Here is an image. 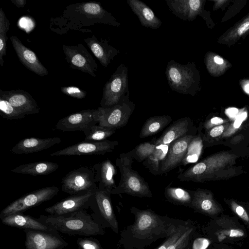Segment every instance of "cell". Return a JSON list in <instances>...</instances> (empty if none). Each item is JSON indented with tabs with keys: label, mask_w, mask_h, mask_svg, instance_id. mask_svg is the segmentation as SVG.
<instances>
[{
	"label": "cell",
	"mask_w": 249,
	"mask_h": 249,
	"mask_svg": "<svg viewBox=\"0 0 249 249\" xmlns=\"http://www.w3.org/2000/svg\"><path fill=\"white\" fill-rule=\"evenodd\" d=\"M92 168L95 172V181L98 182L99 190L111 193L116 188L114 179L116 169L109 160L94 164Z\"/></svg>",
	"instance_id": "obj_23"
},
{
	"label": "cell",
	"mask_w": 249,
	"mask_h": 249,
	"mask_svg": "<svg viewBox=\"0 0 249 249\" xmlns=\"http://www.w3.org/2000/svg\"><path fill=\"white\" fill-rule=\"evenodd\" d=\"M95 191L71 195L45 209L50 215H63L88 208Z\"/></svg>",
	"instance_id": "obj_17"
},
{
	"label": "cell",
	"mask_w": 249,
	"mask_h": 249,
	"mask_svg": "<svg viewBox=\"0 0 249 249\" xmlns=\"http://www.w3.org/2000/svg\"><path fill=\"white\" fill-rule=\"evenodd\" d=\"M26 249H64L68 243L57 231L25 229Z\"/></svg>",
	"instance_id": "obj_14"
},
{
	"label": "cell",
	"mask_w": 249,
	"mask_h": 249,
	"mask_svg": "<svg viewBox=\"0 0 249 249\" xmlns=\"http://www.w3.org/2000/svg\"><path fill=\"white\" fill-rule=\"evenodd\" d=\"M128 93V68L121 64L104 86L101 107L113 106Z\"/></svg>",
	"instance_id": "obj_7"
},
{
	"label": "cell",
	"mask_w": 249,
	"mask_h": 249,
	"mask_svg": "<svg viewBox=\"0 0 249 249\" xmlns=\"http://www.w3.org/2000/svg\"><path fill=\"white\" fill-rule=\"evenodd\" d=\"M237 158L234 154L219 152L181 172L177 178L181 181L195 182L228 178L237 174V169L233 167Z\"/></svg>",
	"instance_id": "obj_1"
},
{
	"label": "cell",
	"mask_w": 249,
	"mask_h": 249,
	"mask_svg": "<svg viewBox=\"0 0 249 249\" xmlns=\"http://www.w3.org/2000/svg\"><path fill=\"white\" fill-rule=\"evenodd\" d=\"M214 2L213 10L216 11L219 9L224 10L226 7L232 2L231 0H211Z\"/></svg>",
	"instance_id": "obj_47"
},
{
	"label": "cell",
	"mask_w": 249,
	"mask_h": 249,
	"mask_svg": "<svg viewBox=\"0 0 249 249\" xmlns=\"http://www.w3.org/2000/svg\"><path fill=\"white\" fill-rule=\"evenodd\" d=\"M37 220L58 231L69 235L89 236L104 233L101 226L84 210L59 216L41 215Z\"/></svg>",
	"instance_id": "obj_3"
},
{
	"label": "cell",
	"mask_w": 249,
	"mask_h": 249,
	"mask_svg": "<svg viewBox=\"0 0 249 249\" xmlns=\"http://www.w3.org/2000/svg\"><path fill=\"white\" fill-rule=\"evenodd\" d=\"M59 191V188L53 186L43 187L26 194L4 208L0 213V218L2 219L12 214L21 213L50 200L58 194Z\"/></svg>",
	"instance_id": "obj_10"
},
{
	"label": "cell",
	"mask_w": 249,
	"mask_h": 249,
	"mask_svg": "<svg viewBox=\"0 0 249 249\" xmlns=\"http://www.w3.org/2000/svg\"><path fill=\"white\" fill-rule=\"evenodd\" d=\"M226 234L231 237H239L245 235L244 232L240 229H231L227 231Z\"/></svg>",
	"instance_id": "obj_48"
},
{
	"label": "cell",
	"mask_w": 249,
	"mask_h": 249,
	"mask_svg": "<svg viewBox=\"0 0 249 249\" xmlns=\"http://www.w3.org/2000/svg\"><path fill=\"white\" fill-rule=\"evenodd\" d=\"M93 111L94 109H86L70 114L59 120L55 128L63 132L80 131L86 134L97 124Z\"/></svg>",
	"instance_id": "obj_16"
},
{
	"label": "cell",
	"mask_w": 249,
	"mask_h": 249,
	"mask_svg": "<svg viewBox=\"0 0 249 249\" xmlns=\"http://www.w3.org/2000/svg\"><path fill=\"white\" fill-rule=\"evenodd\" d=\"M193 228H187L180 237L167 249H184L188 245Z\"/></svg>",
	"instance_id": "obj_39"
},
{
	"label": "cell",
	"mask_w": 249,
	"mask_h": 249,
	"mask_svg": "<svg viewBox=\"0 0 249 249\" xmlns=\"http://www.w3.org/2000/svg\"><path fill=\"white\" fill-rule=\"evenodd\" d=\"M1 219L3 224L11 227L42 231H55L52 228L42 224L37 219L21 213L12 214Z\"/></svg>",
	"instance_id": "obj_28"
},
{
	"label": "cell",
	"mask_w": 249,
	"mask_h": 249,
	"mask_svg": "<svg viewBox=\"0 0 249 249\" xmlns=\"http://www.w3.org/2000/svg\"><path fill=\"white\" fill-rule=\"evenodd\" d=\"M249 34V13L217 38V42L228 47L234 45Z\"/></svg>",
	"instance_id": "obj_27"
},
{
	"label": "cell",
	"mask_w": 249,
	"mask_h": 249,
	"mask_svg": "<svg viewBox=\"0 0 249 249\" xmlns=\"http://www.w3.org/2000/svg\"><path fill=\"white\" fill-rule=\"evenodd\" d=\"M165 74L173 91L195 96L201 90L200 75L195 62L184 65L171 60L166 66Z\"/></svg>",
	"instance_id": "obj_5"
},
{
	"label": "cell",
	"mask_w": 249,
	"mask_h": 249,
	"mask_svg": "<svg viewBox=\"0 0 249 249\" xmlns=\"http://www.w3.org/2000/svg\"><path fill=\"white\" fill-rule=\"evenodd\" d=\"M126 2L132 12L138 17L142 26L153 29H158L161 26V20L145 3L139 0H127Z\"/></svg>",
	"instance_id": "obj_26"
},
{
	"label": "cell",
	"mask_w": 249,
	"mask_h": 249,
	"mask_svg": "<svg viewBox=\"0 0 249 249\" xmlns=\"http://www.w3.org/2000/svg\"><path fill=\"white\" fill-rule=\"evenodd\" d=\"M154 139L151 142L141 143L137 145L133 150V158L138 162H141L146 160L154 152L157 145Z\"/></svg>",
	"instance_id": "obj_36"
},
{
	"label": "cell",
	"mask_w": 249,
	"mask_h": 249,
	"mask_svg": "<svg viewBox=\"0 0 249 249\" xmlns=\"http://www.w3.org/2000/svg\"><path fill=\"white\" fill-rule=\"evenodd\" d=\"M191 206L209 215H214L222 211L219 205L214 199L213 193L206 190L197 189L191 193Z\"/></svg>",
	"instance_id": "obj_25"
},
{
	"label": "cell",
	"mask_w": 249,
	"mask_h": 249,
	"mask_svg": "<svg viewBox=\"0 0 249 249\" xmlns=\"http://www.w3.org/2000/svg\"><path fill=\"white\" fill-rule=\"evenodd\" d=\"M9 21L1 8L0 9V65L1 67L4 64L3 57L6 55V43L8 39L6 33L9 30Z\"/></svg>",
	"instance_id": "obj_34"
},
{
	"label": "cell",
	"mask_w": 249,
	"mask_h": 249,
	"mask_svg": "<svg viewBox=\"0 0 249 249\" xmlns=\"http://www.w3.org/2000/svg\"><path fill=\"white\" fill-rule=\"evenodd\" d=\"M54 20V22H58V25L62 24L67 30H79L81 27L94 23L106 24L115 27L121 25L110 13L97 2L71 4L66 7L61 17L56 18Z\"/></svg>",
	"instance_id": "obj_2"
},
{
	"label": "cell",
	"mask_w": 249,
	"mask_h": 249,
	"mask_svg": "<svg viewBox=\"0 0 249 249\" xmlns=\"http://www.w3.org/2000/svg\"><path fill=\"white\" fill-rule=\"evenodd\" d=\"M230 206L232 211L245 223L249 225V215L246 210L233 200L231 201Z\"/></svg>",
	"instance_id": "obj_44"
},
{
	"label": "cell",
	"mask_w": 249,
	"mask_h": 249,
	"mask_svg": "<svg viewBox=\"0 0 249 249\" xmlns=\"http://www.w3.org/2000/svg\"><path fill=\"white\" fill-rule=\"evenodd\" d=\"M210 240L204 238L196 239L193 245L192 249H206L210 244Z\"/></svg>",
	"instance_id": "obj_46"
},
{
	"label": "cell",
	"mask_w": 249,
	"mask_h": 249,
	"mask_svg": "<svg viewBox=\"0 0 249 249\" xmlns=\"http://www.w3.org/2000/svg\"><path fill=\"white\" fill-rule=\"evenodd\" d=\"M206 0H165L169 9L177 17L185 21H193L199 16L205 21L207 27L212 29L215 23L211 13L205 10Z\"/></svg>",
	"instance_id": "obj_9"
},
{
	"label": "cell",
	"mask_w": 249,
	"mask_h": 249,
	"mask_svg": "<svg viewBox=\"0 0 249 249\" xmlns=\"http://www.w3.org/2000/svg\"><path fill=\"white\" fill-rule=\"evenodd\" d=\"M0 98L8 101L25 116L39 112L40 108L35 100L31 94L24 90L3 91L0 89Z\"/></svg>",
	"instance_id": "obj_18"
},
{
	"label": "cell",
	"mask_w": 249,
	"mask_h": 249,
	"mask_svg": "<svg viewBox=\"0 0 249 249\" xmlns=\"http://www.w3.org/2000/svg\"><path fill=\"white\" fill-rule=\"evenodd\" d=\"M10 39L18 59L26 68L39 76L48 75L47 70L34 52L25 47L17 36H12Z\"/></svg>",
	"instance_id": "obj_19"
},
{
	"label": "cell",
	"mask_w": 249,
	"mask_h": 249,
	"mask_svg": "<svg viewBox=\"0 0 249 249\" xmlns=\"http://www.w3.org/2000/svg\"><path fill=\"white\" fill-rule=\"evenodd\" d=\"M0 113L3 118L8 120L21 119L25 116L7 100L0 98Z\"/></svg>",
	"instance_id": "obj_37"
},
{
	"label": "cell",
	"mask_w": 249,
	"mask_h": 249,
	"mask_svg": "<svg viewBox=\"0 0 249 249\" xmlns=\"http://www.w3.org/2000/svg\"><path fill=\"white\" fill-rule=\"evenodd\" d=\"M231 123L227 122L222 124L215 126L206 131L202 139L203 142H208L212 139L218 137L225 132Z\"/></svg>",
	"instance_id": "obj_38"
},
{
	"label": "cell",
	"mask_w": 249,
	"mask_h": 249,
	"mask_svg": "<svg viewBox=\"0 0 249 249\" xmlns=\"http://www.w3.org/2000/svg\"><path fill=\"white\" fill-rule=\"evenodd\" d=\"M65 60L70 67L96 77L98 65L82 44L76 46L62 45Z\"/></svg>",
	"instance_id": "obj_13"
},
{
	"label": "cell",
	"mask_w": 249,
	"mask_h": 249,
	"mask_svg": "<svg viewBox=\"0 0 249 249\" xmlns=\"http://www.w3.org/2000/svg\"><path fill=\"white\" fill-rule=\"evenodd\" d=\"M135 108L128 93L113 106L94 109L93 116L98 125L116 130L126 125Z\"/></svg>",
	"instance_id": "obj_6"
},
{
	"label": "cell",
	"mask_w": 249,
	"mask_h": 249,
	"mask_svg": "<svg viewBox=\"0 0 249 249\" xmlns=\"http://www.w3.org/2000/svg\"><path fill=\"white\" fill-rule=\"evenodd\" d=\"M111 194L98 188L92 196L90 206L97 209L113 231L118 233V224L111 203Z\"/></svg>",
	"instance_id": "obj_21"
},
{
	"label": "cell",
	"mask_w": 249,
	"mask_h": 249,
	"mask_svg": "<svg viewBox=\"0 0 249 249\" xmlns=\"http://www.w3.org/2000/svg\"><path fill=\"white\" fill-rule=\"evenodd\" d=\"M165 197L172 203L185 206H190L192 195L190 191L180 187L168 185L164 189Z\"/></svg>",
	"instance_id": "obj_33"
},
{
	"label": "cell",
	"mask_w": 249,
	"mask_h": 249,
	"mask_svg": "<svg viewBox=\"0 0 249 249\" xmlns=\"http://www.w3.org/2000/svg\"><path fill=\"white\" fill-rule=\"evenodd\" d=\"M172 121L169 115L152 116L148 118L143 124L139 137L145 138L157 134L161 131Z\"/></svg>",
	"instance_id": "obj_31"
},
{
	"label": "cell",
	"mask_w": 249,
	"mask_h": 249,
	"mask_svg": "<svg viewBox=\"0 0 249 249\" xmlns=\"http://www.w3.org/2000/svg\"><path fill=\"white\" fill-rule=\"evenodd\" d=\"M195 127L193 121L188 117L180 118L173 122L156 140L157 145H169L174 141L185 136L195 134Z\"/></svg>",
	"instance_id": "obj_20"
},
{
	"label": "cell",
	"mask_w": 249,
	"mask_h": 249,
	"mask_svg": "<svg viewBox=\"0 0 249 249\" xmlns=\"http://www.w3.org/2000/svg\"><path fill=\"white\" fill-rule=\"evenodd\" d=\"M196 137L194 134L188 135L169 144L166 156L160 165V174L167 173L183 161L189 146Z\"/></svg>",
	"instance_id": "obj_15"
},
{
	"label": "cell",
	"mask_w": 249,
	"mask_h": 249,
	"mask_svg": "<svg viewBox=\"0 0 249 249\" xmlns=\"http://www.w3.org/2000/svg\"><path fill=\"white\" fill-rule=\"evenodd\" d=\"M61 91L68 96L77 99H83L87 95L86 92L73 86L62 87Z\"/></svg>",
	"instance_id": "obj_43"
},
{
	"label": "cell",
	"mask_w": 249,
	"mask_h": 249,
	"mask_svg": "<svg viewBox=\"0 0 249 249\" xmlns=\"http://www.w3.org/2000/svg\"><path fill=\"white\" fill-rule=\"evenodd\" d=\"M233 4L228 10L221 19V22H224L234 16L246 5V0H233Z\"/></svg>",
	"instance_id": "obj_40"
},
{
	"label": "cell",
	"mask_w": 249,
	"mask_h": 249,
	"mask_svg": "<svg viewBox=\"0 0 249 249\" xmlns=\"http://www.w3.org/2000/svg\"><path fill=\"white\" fill-rule=\"evenodd\" d=\"M207 70L210 75L213 77H219L224 74L231 67V64L213 52H208L204 57Z\"/></svg>",
	"instance_id": "obj_30"
},
{
	"label": "cell",
	"mask_w": 249,
	"mask_h": 249,
	"mask_svg": "<svg viewBox=\"0 0 249 249\" xmlns=\"http://www.w3.org/2000/svg\"><path fill=\"white\" fill-rule=\"evenodd\" d=\"M77 244L79 249H103L99 242L92 238H78Z\"/></svg>",
	"instance_id": "obj_41"
},
{
	"label": "cell",
	"mask_w": 249,
	"mask_h": 249,
	"mask_svg": "<svg viewBox=\"0 0 249 249\" xmlns=\"http://www.w3.org/2000/svg\"><path fill=\"white\" fill-rule=\"evenodd\" d=\"M244 91L249 94V80H243L240 82Z\"/></svg>",
	"instance_id": "obj_49"
},
{
	"label": "cell",
	"mask_w": 249,
	"mask_h": 249,
	"mask_svg": "<svg viewBox=\"0 0 249 249\" xmlns=\"http://www.w3.org/2000/svg\"><path fill=\"white\" fill-rule=\"evenodd\" d=\"M93 168L81 166L67 173L61 180L62 190L71 195L95 191L98 189Z\"/></svg>",
	"instance_id": "obj_8"
},
{
	"label": "cell",
	"mask_w": 249,
	"mask_h": 249,
	"mask_svg": "<svg viewBox=\"0 0 249 249\" xmlns=\"http://www.w3.org/2000/svg\"><path fill=\"white\" fill-rule=\"evenodd\" d=\"M226 123H227V121L222 118L214 117L206 121L204 124V127L206 129V131H207L215 126L222 124Z\"/></svg>",
	"instance_id": "obj_45"
},
{
	"label": "cell",
	"mask_w": 249,
	"mask_h": 249,
	"mask_svg": "<svg viewBox=\"0 0 249 249\" xmlns=\"http://www.w3.org/2000/svg\"><path fill=\"white\" fill-rule=\"evenodd\" d=\"M187 228L182 226L177 227L175 231L157 249H167L170 245L176 242L180 237Z\"/></svg>",
	"instance_id": "obj_42"
},
{
	"label": "cell",
	"mask_w": 249,
	"mask_h": 249,
	"mask_svg": "<svg viewBox=\"0 0 249 249\" xmlns=\"http://www.w3.org/2000/svg\"><path fill=\"white\" fill-rule=\"evenodd\" d=\"M131 209L136 215L135 223L131 228L135 237L149 238L155 234H161L166 230V223L150 210H140L135 207H132Z\"/></svg>",
	"instance_id": "obj_11"
},
{
	"label": "cell",
	"mask_w": 249,
	"mask_h": 249,
	"mask_svg": "<svg viewBox=\"0 0 249 249\" xmlns=\"http://www.w3.org/2000/svg\"><path fill=\"white\" fill-rule=\"evenodd\" d=\"M11 1L18 8H23L26 4L25 0H11Z\"/></svg>",
	"instance_id": "obj_50"
},
{
	"label": "cell",
	"mask_w": 249,
	"mask_h": 249,
	"mask_svg": "<svg viewBox=\"0 0 249 249\" xmlns=\"http://www.w3.org/2000/svg\"><path fill=\"white\" fill-rule=\"evenodd\" d=\"M59 165L51 161H38L20 165L12 172L33 176L47 175L55 171Z\"/></svg>",
	"instance_id": "obj_29"
},
{
	"label": "cell",
	"mask_w": 249,
	"mask_h": 249,
	"mask_svg": "<svg viewBox=\"0 0 249 249\" xmlns=\"http://www.w3.org/2000/svg\"><path fill=\"white\" fill-rule=\"evenodd\" d=\"M169 145L160 144L156 146L152 154L142 162L143 165L147 168L153 175L160 174L161 162L166 156Z\"/></svg>",
	"instance_id": "obj_32"
},
{
	"label": "cell",
	"mask_w": 249,
	"mask_h": 249,
	"mask_svg": "<svg viewBox=\"0 0 249 249\" xmlns=\"http://www.w3.org/2000/svg\"><path fill=\"white\" fill-rule=\"evenodd\" d=\"M116 132V129L94 125L86 134L85 141H102L106 140Z\"/></svg>",
	"instance_id": "obj_35"
},
{
	"label": "cell",
	"mask_w": 249,
	"mask_h": 249,
	"mask_svg": "<svg viewBox=\"0 0 249 249\" xmlns=\"http://www.w3.org/2000/svg\"><path fill=\"white\" fill-rule=\"evenodd\" d=\"M119 144L117 141H84L50 154L53 156L104 155L112 152Z\"/></svg>",
	"instance_id": "obj_12"
},
{
	"label": "cell",
	"mask_w": 249,
	"mask_h": 249,
	"mask_svg": "<svg viewBox=\"0 0 249 249\" xmlns=\"http://www.w3.org/2000/svg\"><path fill=\"white\" fill-rule=\"evenodd\" d=\"M133 150L120 154L116 159V164L121 173V179L116 188L111 194H126L139 197H151L150 188L139 174L132 169Z\"/></svg>",
	"instance_id": "obj_4"
},
{
	"label": "cell",
	"mask_w": 249,
	"mask_h": 249,
	"mask_svg": "<svg viewBox=\"0 0 249 249\" xmlns=\"http://www.w3.org/2000/svg\"><path fill=\"white\" fill-rule=\"evenodd\" d=\"M59 137L47 138H26L21 140L10 150L15 154H28L46 150L55 144L59 143Z\"/></svg>",
	"instance_id": "obj_22"
},
{
	"label": "cell",
	"mask_w": 249,
	"mask_h": 249,
	"mask_svg": "<svg viewBox=\"0 0 249 249\" xmlns=\"http://www.w3.org/2000/svg\"><path fill=\"white\" fill-rule=\"evenodd\" d=\"M87 46L102 66L107 67L119 51L109 44L106 39H98L94 35L84 39Z\"/></svg>",
	"instance_id": "obj_24"
}]
</instances>
